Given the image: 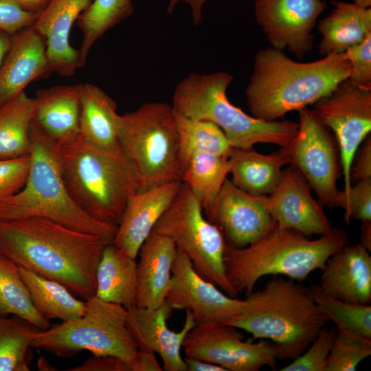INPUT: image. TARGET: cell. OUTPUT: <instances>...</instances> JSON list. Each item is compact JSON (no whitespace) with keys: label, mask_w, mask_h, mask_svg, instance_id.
<instances>
[{"label":"cell","mask_w":371,"mask_h":371,"mask_svg":"<svg viewBox=\"0 0 371 371\" xmlns=\"http://www.w3.org/2000/svg\"><path fill=\"white\" fill-rule=\"evenodd\" d=\"M103 238L41 217L0 220V255L87 301L96 293Z\"/></svg>","instance_id":"6da1fadb"},{"label":"cell","mask_w":371,"mask_h":371,"mask_svg":"<svg viewBox=\"0 0 371 371\" xmlns=\"http://www.w3.org/2000/svg\"><path fill=\"white\" fill-rule=\"evenodd\" d=\"M350 64L344 53L310 63H298L272 47L256 54L245 90L254 117L273 121L307 107L349 78Z\"/></svg>","instance_id":"7a4b0ae2"},{"label":"cell","mask_w":371,"mask_h":371,"mask_svg":"<svg viewBox=\"0 0 371 371\" xmlns=\"http://www.w3.org/2000/svg\"><path fill=\"white\" fill-rule=\"evenodd\" d=\"M348 235L339 228L310 240L291 229L277 226L269 234L237 248L226 245L224 265L227 277L238 293L246 295L266 276H283L302 282L328 259L348 245Z\"/></svg>","instance_id":"3957f363"},{"label":"cell","mask_w":371,"mask_h":371,"mask_svg":"<svg viewBox=\"0 0 371 371\" xmlns=\"http://www.w3.org/2000/svg\"><path fill=\"white\" fill-rule=\"evenodd\" d=\"M245 300V310L223 324L271 341L278 359L300 356L328 321L307 288L291 278L275 277Z\"/></svg>","instance_id":"277c9868"},{"label":"cell","mask_w":371,"mask_h":371,"mask_svg":"<svg viewBox=\"0 0 371 371\" xmlns=\"http://www.w3.org/2000/svg\"><path fill=\"white\" fill-rule=\"evenodd\" d=\"M30 142L25 183L17 192L0 201V220L45 218L113 243L117 226L93 218L75 203L63 178L58 146L34 120Z\"/></svg>","instance_id":"5b68a950"},{"label":"cell","mask_w":371,"mask_h":371,"mask_svg":"<svg viewBox=\"0 0 371 371\" xmlns=\"http://www.w3.org/2000/svg\"><path fill=\"white\" fill-rule=\"evenodd\" d=\"M58 155L75 203L93 218L117 226L127 201L139 190L136 173L122 148L100 149L79 135L58 146Z\"/></svg>","instance_id":"8992f818"},{"label":"cell","mask_w":371,"mask_h":371,"mask_svg":"<svg viewBox=\"0 0 371 371\" xmlns=\"http://www.w3.org/2000/svg\"><path fill=\"white\" fill-rule=\"evenodd\" d=\"M232 80L233 76L224 71L190 74L175 89L172 109L183 117L215 124L234 148H251L258 143L288 145L296 135L298 123L265 121L247 115L227 97Z\"/></svg>","instance_id":"52a82bcc"},{"label":"cell","mask_w":371,"mask_h":371,"mask_svg":"<svg viewBox=\"0 0 371 371\" xmlns=\"http://www.w3.org/2000/svg\"><path fill=\"white\" fill-rule=\"evenodd\" d=\"M120 146L137 175L142 191L181 180L179 137L172 105L146 102L117 116Z\"/></svg>","instance_id":"ba28073f"},{"label":"cell","mask_w":371,"mask_h":371,"mask_svg":"<svg viewBox=\"0 0 371 371\" xmlns=\"http://www.w3.org/2000/svg\"><path fill=\"white\" fill-rule=\"evenodd\" d=\"M85 302L81 317L40 330L32 338V348L64 358L83 350L94 355H113L126 361L133 369L139 346L126 326L127 310L96 296Z\"/></svg>","instance_id":"9c48e42d"},{"label":"cell","mask_w":371,"mask_h":371,"mask_svg":"<svg viewBox=\"0 0 371 371\" xmlns=\"http://www.w3.org/2000/svg\"><path fill=\"white\" fill-rule=\"evenodd\" d=\"M153 231L170 237L195 271L227 295H238L229 281L224 265L226 242L219 228L203 215L202 206L181 181L171 205Z\"/></svg>","instance_id":"30bf717a"},{"label":"cell","mask_w":371,"mask_h":371,"mask_svg":"<svg viewBox=\"0 0 371 371\" xmlns=\"http://www.w3.org/2000/svg\"><path fill=\"white\" fill-rule=\"evenodd\" d=\"M298 130L293 140L281 147L289 160L304 177L318 201L328 207H337L340 190L337 181L341 169L335 137L314 109L298 111Z\"/></svg>","instance_id":"8fae6325"},{"label":"cell","mask_w":371,"mask_h":371,"mask_svg":"<svg viewBox=\"0 0 371 371\" xmlns=\"http://www.w3.org/2000/svg\"><path fill=\"white\" fill-rule=\"evenodd\" d=\"M314 104L321 121L334 132L339 152L344 188L339 194V207L352 187L350 171L357 149L370 134L371 87L348 78Z\"/></svg>","instance_id":"7c38bea8"},{"label":"cell","mask_w":371,"mask_h":371,"mask_svg":"<svg viewBox=\"0 0 371 371\" xmlns=\"http://www.w3.org/2000/svg\"><path fill=\"white\" fill-rule=\"evenodd\" d=\"M240 329L223 323L196 324L186 335L182 348L186 356L218 365L227 371H258L276 368L277 349L271 341L244 340Z\"/></svg>","instance_id":"4fadbf2b"},{"label":"cell","mask_w":371,"mask_h":371,"mask_svg":"<svg viewBox=\"0 0 371 371\" xmlns=\"http://www.w3.org/2000/svg\"><path fill=\"white\" fill-rule=\"evenodd\" d=\"M166 301L172 309L190 311L196 324L224 323L242 313L247 306L246 300L227 295L201 277L178 249Z\"/></svg>","instance_id":"5bb4252c"},{"label":"cell","mask_w":371,"mask_h":371,"mask_svg":"<svg viewBox=\"0 0 371 371\" xmlns=\"http://www.w3.org/2000/svg\"><path fill=\"white\" fill-rule=\"evenodd\" d=\"M205 217L219 228L227 245L237 248L247 246L276 227L267 196L250 194L227 178Z\"/></svg>","instance_id":"9a60e30c"},{"label":"cell","mask_w":371,"mask_h":371,"mask_svg":"<svg viewBox=\"0 0 371 371\" xmlns=\"http://www.w3.org/2000/svg\"><path fill=\"white\" fill-rule=\"evenodd\" d=\"M323 0H256L255 16L272 47L298 58L313 47L312 31L326 8Z\"/></svg>","instance_id":"2e32d148"},{"label":"cell","mask_w":371,"mask_h":371,"mask_svg":"<svg viewBox=\"0 0 371 371\" xmlns=\"http://www.w3.org/2000/svg\"><path fill=\"white\" fill-rule=\"evenodd\" d=\"M302 173L290 165L282 170L280 183L267 196L268 209L280 228L295 230L307 237L332 230L324 205L311 195Z\"/></svg>","instance_id":"e0dca14e"},{"label":"cell","mask_w":371,"mask_h":371,"mask_svg":"<svg viewBox=\"0 0 371 371\" xmlns=\"http://www.w3.org/2000/svg\"><path fill=\"white\" fill-rule=\"evenodd\" d=\"M172 308L167 302L157 308L134 306L127 310L126 326L136 341L139 349H148L157 353L166 371H187L181 355L183 340L196 322L192 313L186 310V318L180 331L167 326Z\"/></svg>","instance_id":"ac0fdd59"},{"label":"cell","mask_w":371,"mask_h":371,"mask_svg":"<svg viewBox=\"0 0 371 371\" xmlns=\"http://www.w3.org/2000/svg\"><path fill=\"white\" fill-rule=\"evenodd\" d=\"M93 0H49L32 25L45 39L52 71L71 76L80 68L78 50L70 44V32Z\"/></svg>","instance_id":"d6986e66"},{"label":"cell","mask_w":371,"mask_h":371,"mask_svg":"<svg viewBox=\"0 0 371 371\" xmlns=\"http://www.w3.org/2000/svg\"><path fill=\"white\" fill-rule=\"evenodd\" d=\"M181 180L137 191L127 201L113 244L136 259L155 224L175 199Z\"/></svg>","instance_id":"ffe728a7"},{"label":"cell","mask_w":371,"mask_h":371,"mask_svg":"<svg viewBox=\"0 0 371 371\" xmlns=\"http://www.w3.org/2000/svg\"><path fill=\"white\" fill-rule=\"evenodd\" d=\"M50 72L45 39L36 30L31 26L12 34L0 67V106Z\"/></svg>","instance_id":"44dd1931"},{"label":"cell","mask_w":371,"mask_h":371,"mask_svg":"<svg viewBox=\"0 0 371 371\" xmlns=\"http://www.w3.org/2000/svg\"><path fill=\"white\" fill-rule=\"evenodd\" d=\"M360 243L345 245L322 269L319 284L327 294L359 304L371 302V256Z\"/></svg>","instance_id":"7402d4cb"},{"label":"cell","mask_w":371,"mask_h":371,"mask_svg":"<svg viewBox=\"0 0 371 371\" xmlns=\"http://www.w3.org/2000/svg\"><path fill=\"white\" fill-rule=\"evenodd\" d=\"M177 253L175 243L166 235L152 231L145 240L137 254V306L155 308L164 302Z\"/></svg>","instance_id":"603a6c76"},{"label":"cell","mask_w":371,"mask_h":371,"mask_svg":"<svg viewBox=\"0 0 371 371\" xmlns=\"http://www.w3.org/2000/svg\"><path fill=\"white\" fill-rule=\"evenodd\" d=\"M81 85H56L36 93L34 120L58 146L80 135Z\"/></svg>","instance_id":"cb8c5ba5"},{"label":"cell","mask_w":371,"mask_h":371,"mask_svg":"<svg viewBox=\"0 0 371 371\" xmlns=\"http://www.w3.org/2000/svg\"><path fill=\"white\" fill-rule=\"evenodd\" d=\"M232 182L253 195H269L278 185L289 160L281 148L264 155L251 148L233 147L228 157Z\"/></svg>","instance_id":"d4e9b609"},{"label":"cell","mask_w":371,"mask_h":371,"mask_svg":"<svg viewBox=\"0 0 371 371\" xmlns=\"http://www.w3.org/2000/svg\"><path fill=\"white\" fill-rule=\"evenodd\" d=\"M332 3L331 13L318 25L322 36L319 54L323 56L344 53L371 35V8L342 1Z\"/></svg>","instance_id":"484cf974"},{"label":"cell","mask_w":371,"mask_h":371,"mask_svg":"<svg viewBox=\"0 0 371 371\" xmlns=\"http://www.w3.org/2000/svg\"><path fill=\"white\" fill-rule=\"evenodd\" d=\"M117 105L100 87L81 85L80 137L100 149L120 148L117 131Z\"/></svg>","instance_id":"4316f807"},{"label":"cell","mask_w":371,"mask_h":371,"mask_svg":"<svg viewBox=\"0 0 371 371\" xmlns=\"http://www.w3.org/2000/svg\"><path fill=\"white\" fill-rule=\"evenodd\" d=\"M95 296L126 310L136 306L137 262L113 243L103 249L96 269Z\"/></svg>","instance_id":"83f0119b"},{"label":"cell","mask_w":371,"mask_h":371,"mask_svg":"<svg viewBox=\"0 0 371 371\" xmlns=\"http://www.w3.org/2000/svg\"><path fill=\"white\" fill-rule=\"evenodd\" d=\"M37 311L47 319L69 322L81 317L86 302L75 296L61 283L18 267Z\"/></svg>","instance_id":"f1b7e54d"},{"label":"cell","mask_w":371,"mask_h":371,"mask_svg":"<svg viewBox=\"0 0 371 371\" xmlns=\"http://www.w3.org/2000/svg\"><path fill=\"white\" fill-rule=\"evenodd\" d=\"M35 98L24 91L0 106V159L29 156Z\"/></svg>","instance_id":"f546056e"},{"label":"cell","mask_w":371,"mask_h":371,"mask_svg":"<svg viewBox=\"0 0 371 371\" xmlns=\"http://www.w3.org/2000/svg\"><path fill=\"white\" fill-rule=\"evenodd\" d=\"M228 174L227 157L197 153L192 155L183 165L181 181L198 199L206 216L214 205Z\"/></svg>","instance_id":"4dcf8cb0"},{"label":"cell","mask_w":371,"mask_h":371,"mask_svg":"<svg viewBox=\"0 0 371 371\" xmlns=\"http://www.w3.org/2000/svg\"><path fill=\"white\" fill-rule=\"evenodd\" d=\"M133 9L131 0H93L76 22L82 32L78 49L80 67L85 65L94 43L110 29L130 16Z\"/></svg>","instance_id":"1f68e13d"},{"label":"cell","mask_w":371,"mask_h":371,"mask_svg":"<svg viewBox=\"0 0 371 371\" xmlns=\"http://www.w3.org/2000/svg\"><path fill=\"white\" fill-rule=\"evenodd\" d=\"M0 315H16L35 325L41 330L51 326L36 308L28 289L23 280L18 266L0 255Z\"/></svg>","instance_id":"d6a6232c"},{"label":"cell","mask_w":371,"mask_h":371,"mask_svg":"<svg viewBox=\"0 0 371 371\" xmlns=\"http://www.w3.org/2000/svg\"><path fill=\"white\" fill-rule=\"evenodd\" d=\"M41 330L16 315H0V371H29L32 337Z\"/></svg>","instance_id":"836d02e7"},{"label":"cell","mask_w":371,"mask_h":371,"mask_svg":"<svg viewBox=\"0 0 371 371\" xmlns=\"http://www.w3.org/2000/svg\"><path fill=\"white\" fill-rule=\"evenodd\" d=\"M179 137L181 167L197 153L229 156L232 146L223 131L212 122L193 120L175 113Z\"/></svg>","instance_id":"e575fe53"},{"label":"cell","mask_w":371,"mask_h":371,"mask_svg":"<svg viewBox=\"0 0 371 371\" xmlns=\"http://www.w3.org/2000/svg\"><path fill=\"white\" fill-rule=\"evenodd\" d=\"M311 297L338 330L371 339V305L348 302L326 293L319 284L307 288Z\"/></svg>","instance_id":"d590c367"},{"label":"cell","mask_w":371,"mask_h":371,"mask_svg":"<svg viewBox=\"0 0 371 371\" xmlns=\"http://www.w3.org/2000/svg\"><path fill=\"white\" fill-rule=\"evenodd\" d=\"M371 355V339L338 330L330 348L325 371H354Z\"/></svg>","instance_id":"8d00e7d4"},{"label":"cell","mask_w":371,"mask_h":371,"mask_svg":"<svg viewBox=\"0 0 371 371\" xmlns=\"http://www.w3.org/2000/svg\"><path fill=\"white\" fill-rule=\"evenodd\" d=\"M337 333V328H323L306 350L280 370L325 371L327 358Z\"/></svg>","instance_id":"74e56055"},{"label":"cell","mask_w":371,"mask_h":371,"mask_svg":"<svg viewBox=\"0 0 371 371\" xmlns=\"http://www.w3.org/2000/svg\"><path fill=\"white\" fill-rule=\"evenodd\" d=\"M339 207L344 209L347 223L352 218L361 221H371V177L358 181L352 186Z\"/></svg>","instance_id":"f35d334b"},{"label":"cell","mask_w":371,"mask_h":371,"mask_svg":"<svg viewBox=\"0 0 371 371\" xmlns=\"http://www.w3.org/2000/svg\"><path fill=\"white\" fill-rule=\"evenodd\" d=\"M30 169V155L0 159V201L20 190L24 186Z\"/></svg>","instance_id":"ab89813d"},{"label":"cell","mask_w":371,"mask_h":371,"mask_svg":"<svg viewBox=\"0 0 371 371\" xmlns=\"http://www.w3.org/2000/svg\"><path fill=\"white\" fill-rule=\"evenodd\" d=\"M344 54L350 64L348 79L358 85L371 87V35Z\"/></svg>","instance_id":"60d3db41"},{"label":"cell","mask_w":371,"mask_h":371,"mask_svg":"<svg viewBox=\"0 0 371 371\" xmlns=\"http://www.w3.org/2000/svg\"><path fill=\"white\" fill-rule=\"evenodd\" d=\"M38 14L25 10L16 0H0V30L13 34L32 26Z\"/></svg>","instance_id":"b9f144b4"},{"label":"cell","mask_w":371,"mask_h":371,"mask_svg":"<svg viewBox=\"0 0 371 371\" xmlns=\"http://www.w3.org/2000/svg\"><path fill=\"white\" fill-rule=\"evenodd\" d=\"M69 371H132L124 360L113 355H94Z\"/></svg>","instance_id":"7bdbcfd3"},{"label":"cell","mask_w":371,"mask_h":371,"mask_svg":"<svg viewBox=\"0 0 371 371\" xmlns=\"http://www.w3.org/2000/svg\"><path fill=\"white\" fill-rule=\"evenodd\" d=\"M358 152L356 161L352 163L351 181H360L371 177V136L368 135Z\"/></svg>","instance_id":"ee69618b"},{"label":"cell","mask_w":371,"mask_h":371,"mask_svg":"<svg viewBox=\"0 0 371 371\" xmlns=\"http://www.w3.org/2000/svg\"><path fill=\"white\" fill-rule=\"evenodd\" d=\"M155 353L148 349H139L137 358L133 366V371H161Z\"/></svg>","instance_id":"f6af8a7d"},{"label":"cell","mask_w":371,"mask_h":371,"mask_svg":"<svg viewBox=\"0 0 371 371\" xmlns=\"http://www.w3.org/2000/svg\"><path fill=\"white\" fill-rule=\"evenodd\" d=\"M206 0H168L167 13L171 14L180 2L186 3L191 10L192 21L194 25H199L203 19V8Z\"/></svg>","instance_id":"bcb514c9"},{"label":"cell","mask_w":371,"mask_h":371,"mask_svg":"<svg viewBox=\"0 0 371 371\" xmlns=\"http://www.w3.org/2000/svg\"><path fill=\"white\" fill-rule=\"evenodd\" d=\"M183 360L188 371H227L218 365L198 358L186 356Z\"/></svg>","instance_id":"7dc6e473"},{"label":"cell","mask_w":371,"mask_h":371,"mask_svg":"<svg viewBox=\"0 0 371 371\" xmlns=\"http://www.w3.org/2000/svg\"><path fill=\"white\" fill-rule=\"evenodd\" d=\"M26 11L38 14L45 7L49 0H16Z\"/></svg>","instance_id":"c3c4849f"},{"label":"cell","mask_w":371,"mask_h":371,"mask_svg":"<svg viewBox=\"0 0 371 371\" xmlns=\"http://www.w3.org/2000/svg\"><path fill=\"white\" fill-rule=\"evenodd\" d=\"M360 244L371 251V221H361L360 227Z\"/></svg>","instance_id":"681fc988"},{"label":"cell","mask_w":371,"mask_h":371,"mask_svg":"<svg viewBox=\"0 0 371 371\" xmlns=\"http://www.w3.org/2000/svg\"><path fill=\"white\" fill-rule=\"evenodd\" d=\"M12 34L0 30V67L10 47Z\"/></svg>","instance_id":"f907efd6"},{"label":"cell","mask_w":371,"mask_h":371,"mask_svg":"<svg viewBox=\"0 0 371 371\" xmlns=\"http://www.w3.org/2000/svg\"><path fill=\"white\" fill-rule=\"evenodd\" d=\"M38 367L40 370H54L53 367L50 366L49 363L43 357H41L38 359Z\"/></svg>","instance_id":"816d5d0a"},{"label":"cell","mask_w":371,"mask_h":371,"mask_svg":"<svg viewBox=\"0 0 371 371\" xmlns=\"http://www.w3.org/2000/svg\"><path fill=\"white\" fill-rule=\"evenodd\" d=\"M354 3L364 9L370 8L371 0H352Z\"/></svg>","instance_id":"f5cc1de1"}]
</instances>
